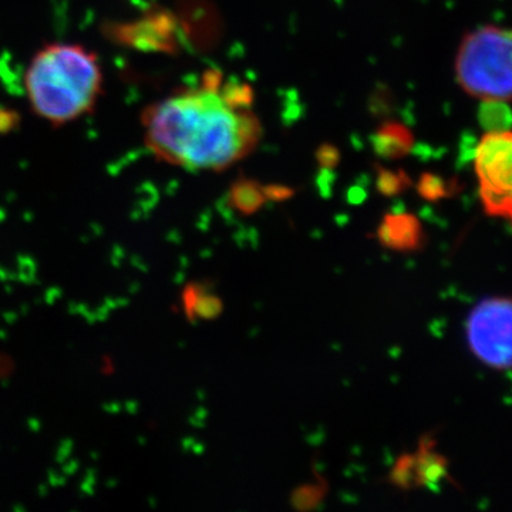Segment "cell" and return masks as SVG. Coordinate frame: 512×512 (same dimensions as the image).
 Listing matches in <instances>:
<instances>
[{
	"mask_svg": "<svg viewBox=\"0 0 512 512\" xmlns=\"http://www.w3.org/2000/svg\"><path fill=\"white\" fill-rule=\"evenodd\" d=\"M147 150L187 171H224L251 154L262 137L258 117L231 103L218 72L175 90L141 114Z\"/></svg>",
	"mask_w": 512,
	"mask_h": 512,
	"instance_id": "6da1fadb",
	"label": "cell"
},
{
	"mask_svg": "<svg viewBox=\"0 0 512 512\" xmlns=\"http://www.w3.org/2000/svg\"><path fill=\"white\" fill-rule=\"evenodd\" d=\"M99 57L79 43L43 46L25 72L30 109L50 126H64L92 113L103 92Z\"/></svg>",
	"mask_w": 512,
	"mask_h": 512,
	"instance_id": "7a4b0ae2",
	"label": "cell"
},
{
	"mask_svg": "<svg viewBox=\"0 0 512 512\" xmlns=\"http://www.w3.org/2000/svg\"><path fill=\"white\" fill-rule=\"evenodd\" d=\"M511 33L481 26L464 36L456 57L461 89L480 100H511Z\"/></svg>",
	"mask_w": 512,
	"mask_h": 512,
	"instance_id": "3957f363",
	"label": "cell"
},
{
	"mask_svg": "<svg viewBox=\"0 0 512 512\" xmlns=\"http://www.w3.org/2000/svg\"><path fill=\"white\" fill-rule=\"evenodd\" d=\"M474 170L480 183L485 214L510 221L512 217V134L485 133L474 153Z\"/></svg>",
	"mask_w": 512,
	"mask_h": 512,
	"instance_id": "277c9868",
	"label": "cell"
},
{
	"mask_svg": "<svg viewBox=\"0 0 512 512\" xmlns=\"http://www.w3.org/2000/svg\"><path fill=\"white\" fill-rule=\"evenodd\" d=\"M467 342L483 365L508 370L512 355V305L510 298L483 299L467 319Z\"/></svg>",
	"mask_w": 512,
	"mask_h": 512,
	"instance_id": "5b68a950",
	"label": "cell"
},
{
	"mask_svg": "<svg viewBox=\"0 0 512 512\" xmlns=\"http://www.w3.org/2000/svg\"><path fill=\"white\" fill-rule=\"evenodd\" d=\"M376 238L383 248L394 252L420 251L426 244L423 224L409 212H390L383 217L376 231Z\"/></svg>",
	"mask_w": 512,
	"mask_h": 512,
	"instance_id": "8992f818",
	"label": "cell"
},
{
	"mask_svg": "<svg viewBox=\"0 0 512 512\" xmlns=\"http://www.w3.org/2000/svg\"><path fill=\"white\" fill-rule=\"evenodd\" d=\"M414 454V485L433 490L443 481H450V463L437 451V441L431 434L420 437L419 447Z\"/></svg>",
	"mask_w": 512,
	"mask_h": 512,
	"instance_id": "52a82bcc",
	"label": "cell"
},
{
	"mask_svg": "<svg viewBox=\"0 0 512 512\" xmlns=\"http://www.w3.org/2000/svg\"><path fill=\"white\" fill-rule=\"evenodd\" d=\"M373 150L383 160H400L410 154L414 136L409 127L397 121H387L372 137Z\"/></svg>",
	"mask_w": 512,
	"mask_h": 512,
	"instance_id": "ba28073f",
	"label": "cell"
},
{
	"mask_svg": "<svg viewBox=\"0 0 512 512\" xmlns=\"http://www.w3.org/2000/svg\"><path fill=\"white\" fill-rule=\"evenodd\" d=\"M183 306L188 319H217L224 311V303L204 285L191 284L184 289Z\"/></svg>",
	"mask_w": 512,
	"mask_h": 512,
	"instance_id": "9c48e42d",
	"label": "cell"
},
{
	"mask_svg": "<svg viewBox=\"0 0 512 512\" xmlns=\"http://www.w3.org/2000/svg\"><path fill=\"white\" fill-rule=\"evenodd\" d=\"M266 202L264 187L255 180L241 177L229 188L228 204L242 215H254Z\"/></svg>",
	"mask_w": 512,
	"mask_h": 512,
	"instance_id": "30bf717a",
	"label": "cell"
},
{
	"mask_svg": "<svg viewBox=\"0 0 512 512\" xmlns=\"http://www.w3.org/2000/svg\"><path fill=\"white\" fill-rule=\"evenodd\" d=\"M478 121L485 133L508 131L511 126V110L508 101L481 100Z\"/></svg>",
	"mask_w": 512,
	"mask_h": 512,
	"instance_id": "8fae6325",
	"label": "cell"
},
{
	"mask_svg": "<svg viewBox=\"0 0 512 512\" xmlns=\"http://www.w3.org/2000/svg\"><path fill=\"white\" fill-rule=\"evenodd\" d=\"M417 192L421 198L429 202L446 200L457 194V183L446 181L439 175L424 173L417 183Z\"/></svg>",
	"mask_w": 512,
	"mask_h": 512,
	"instance_id": "7c38bea8",
	"label": "cell"
},
{
	"mask_svg": "<svg viewBox=\"0 0 512 512\" xmlns=\"http://www.w3.org/2000/svg\"><path fill=\"white\" fill-rule=\"evenodd\" d=\"M412 185L409 175L403 170H387L377 165L376 188L383 197H397Z\"/></svg>",
	"mask_w": 512,
	"mask_h": 512,
	"instance_id": "4fadbf2b",
	"label": "cell"
},
{
	"mask_svg": "<svg viewBox=\"0 0 512 512\" xmlns=\"http://www.w3.org/2000/svg\"><path fill=\"white\" fill-rule=\"evenodd\" d=\"M389 483L402 491L416 488L414 485V454H402L390 471Z\"/></svg>",
	"mask_w": 512,
	"mask_h": 512,
	"instance_id": "5bb4252c",
	"label": "cell"
},
{
	"mask_svg": "<svg viewBox=\"0 0 512 512\" xmlns=\"http://www.w3.org/2000/svg\"><path fill=\"white\" fill-rule=\"evenodd\" d=\"M326 494V484L316 483L303 485L292 495L293 507L298 511H311L318 507Z\"/></svg>",
	"mask_w": 512,
	"mask_h": 512,
	"instance_id": "9a60e30c",
	"label": "cell"
},
{
	"mask_svg": "<svg viewBox=\"0 0 512 512\" xmlns=\"http://www.w3.org/2000/svg\"><path fill=\"white\" fill-rule=\"evenodd\" d=\"M264 194L266 200L272 201H285L293 197L291 188L284 187V185H266L264 187Z\"/></svg>",
	"mask_w": 512,
	"mask_h": 512,
	"instance_id": "2e32d148",
	"label": "cell"
},
{
	"mask_svg": "<svg viewBox=\"0 0 512 512\" xmlns=\"http://www.w3.org/2000/svg\"><path fill=\"white\" fill-rule=\"evenodd\" d=\"M319 163L322 167L333 168L339 161V153L335 147H322L318 153Z\"/></svg>",
	"mask_w": 512,
	"mask_h": 512,
	"instance_id": "e0dca14e",
	"label": "cell"
}]
</instances>
